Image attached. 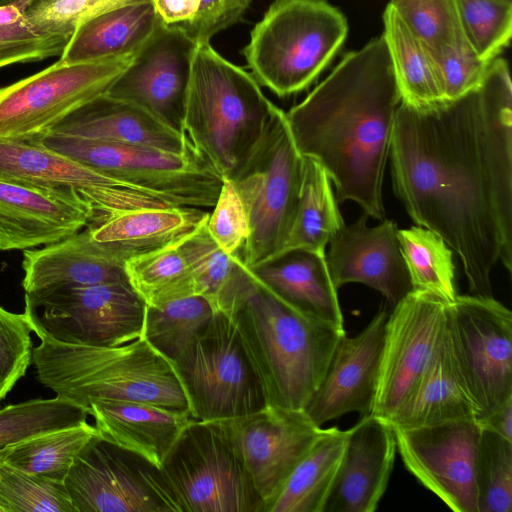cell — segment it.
<instances>
[{"label":"cell","mask_w":512,"mask_h":512,"mask_svg":"<svg viewBox=\"0 0 512 512\" xmlns=\"http://www.w3.org/2000/svg\"><path fill=\"white\" fill-rule=\"evenodd\" d=\"M368 217L363 212L329 242L325 256L328 272L336 289L348 283L364 284L380 292L392 308L413 290L398 227L386 219L369 227Z\"/></svg>","instance_id":"44dd1931"},{"label":"cell","mask_w":512,"mask_h":512,"mask_svg":"<svg viewBox=\"0 0 512 512\" xmlns=\"http://www.w3.org/2000/svg\"><path fill=\"white\" fill-rule=\"evenodd\" d=\"M463 33L485 61L492 62L509 46L512 1L456 0Z\"/></svg>","instance_id":"b9f144b4"},{"label":"cell","mask_w":512,"mask_h":512,"mask_svg":"<svg viewBox=\"0 0 512 512\" xmlns=\"http://www.w3.org/2000/svg\"><path fill=\"white\" fill-rule=\"evenodd\" d=\"M401 103L383 36L344 55L306 98L285 112L294 143L316 160L336 187L383 220V178Z\"/></svg>","instance_id":"7a4b0ae2"},{"label":"cell","mask_w":512,"mask_h":512,"mask_svg":"<svg viewBox=\"0 0 512 512\" xmlns=\"http://www.w3.org/2000/svg\"><path fill=\"white\" fill-rule=\"evenodd\" d=\"M303 178V156L285 112L273 104L264 132L248 157L228 178L245 208L249 236L242 262L256 268L283 247L292 226Z\"/></svg>","instance_id":"52a82bcc"},{"label":"cell","mask_w":512,"mask_h":512,"mask_svg":"<svg viewBox=\"0 0 512 512\" xmlns=\"http://www.w3.org/2000/svg\"><path fill=\"white\" fill-rule=\"evenodd\" d=\"M348 434V429L324 428L278 492L265 503L264 512H324Z\"/></svg>","instance_id":"1f68e13d"},{"label":"cell","mask_w":512,"mask_h":512,"mask_svg":"<svg viewBox=\"0 0 512 512\" xmlns=\"http://www.w3.org/2000/svg\"><path fill=\"white\" fill-rule=\"evenodd\" d=\"M138 0H33L24 18L45 31L71 36L83 22Z\"/></svg>","instance_id":"c3c4849f"},{"label":"cell","mask_w":512,"mask_h":512,"mask_svg":"<svg viewBox=\"0 0 512 512\" xmlns=\"http://www.w3.org/2000/svg\"><path fill=\"white\" fill-rule=\"evenodd\" d=\"M393 188L413 221L461 260L471 295L491 297L500 261L512 271V87L497 57L475 90L427 108L400 103Z\"/></svg>","instance_id":"6da1fadb"},{"label":"cell","mask_w":512,"mask_h":512,"mask_svg":"<svg viewBox=\"0 0 512 512\" xmlns=\"http://www.w3.org/2000/svg\"><path fill=\"white\" fill-rule=\"evenodd\" d=\"M447 328L480 422L512 399V313L493 296L457 295Z\"/></svg>","instance_id":"7c38bea8"},{"label":"cell","mask_w":512,"mask_h":512,"mask_svg":"<svg viewBox=\"0 0 512 512\" xmlns=\"http://www.w3.org/2000/svg\"><path fill=\"white\" fill-rule=\"evenodd\" d=\"M508 1H512V0H508Z\"/></svg>","instance_id":"db71d44e"},{"label":"cell","mask_w":512,"mask_h":512,"mask_svg":"<svg viewBox=\"0 0 512 512\" xmlns=\"http://www.w3.org/2000/svg\"><path fill=\"white\" fill-rule=\"evenodd\" d=\"M208 217L182 238L181 245L193 271L196 294L216 312L232 318L254 289L255 275L240 255H229L214 242L207 230Z\"/></svg>","instance_id":"4dcf8cb0"},{"label":"cell","mask_w":512,"mask_h":512,"mask_svg":"<svg viewBox=\"0 0 512 512\" xmlns=\"http://www.w3.org/2000/svg\"><path fill=\"white\" fill-rule=\"evenodd\" d=\"M273 104L250 73L210 42L197 44L182 133L223 178H230L255 147Z\"/></svg>","instance_id":"5b68a950"},{"label":"cell","mask_w":512,"mask_h":512,"mask_svg":"<svg viewBox=\"0 0 512 512\" xmlns=\"http://www.w3.org/2000/svg\"><path fill=\"white\" fill-rule=\"evenodd\" d=\"M14 1H16V0H0V6L9 4V3L14 2Z\"/></svg>","instance_id":"f5cc1de1"},{"label":"cell","mask_w":512,"mask_h":512,"mask_svg":"<svg viewBox=\"0 0 512 512\" xmlns=\"http://www.w3.org/2000/svg\"><path fill=\"white\" fill-rule=\"evenodd\" d=\"M31 140L183 207L212 208L223 182V177L193 145L177 153L54 132Z\"/></svg>","instance_id":"ba28073f"},{"label":"cell","mask_w":512,"mask_h":512,"mask_svg":"<svg viewBox=\"0 0 512 512\" xmlns=\"http://www.w3.org/2000/svg\"><path fill=\"white\" fill-rule=\"evenodd\" d=\"M213 422L242 462L264 505L324 429L314 424L304 410L271 405Z\"/></svg>","instance_id":"ac0fdd59"},{"label":"cell","mask_w":512,"mask_h":512,"mask_svg":"<svg viewBox=\"0 0 512 512\" xmlns=\"http://www.w3.org/2000/svg\"><path fill=\"white\" fill-rule=\"evenodd\" d=\"M160 469L179 512H264V501L215 422L192 419Z\"/></svg>","instance_id":"30bf717a"},{"label":"cell","mask_w":512,"mask_h":512,"mask_svg":"<svg viewBox=\"0 0 512 512\" xmlns=\"http://www.w3.org/2000/svg\"><path fill=\"white\" fill-rule=\"evenodd\" d=\"M251 270L294 308L327 323L344 327L338 289L330 278L324 252L293 249Z\"/></svg>","instance_id":"83f0119b"},{"label":"cell","mask_w":512,"mask_h":512,"mask_svg":"<svg viewBox=\"0 0 512 512\" xmlns=\"http://www.w3.org/2000/svg\"><path fill=\"white\" fill-rule=\"evenodd\" d=\"M172 364L195 420L219 421L266 406L236 324L221 312Z\"/></svg>","instance_id":"9c48e42d"},{"label":"cell","mask_w":512,"mask_h":512,"mask_svg":"<svg viewBox=\"0 0 512 512\" xmlns=\"http://www.w3.org/2000/svg\"><path fill=\"white\" fill-rule=\"evenodd\" d=\"M432 57L439 71L445 101L477 89L491 64L476 53L464 34Z\"/></svg>","instance_id":"bcb514c9"},{"label":"cell","mask_w":512,"mask_h":512,"mask_svg":"<svg viewBox=\"0 0 512 512\" xmlns=\"http://www.w3.org/2000/svg\"><path fill=\"white\" fill-rule=\"evenodd\" d=\"M453 420H475V404L452 351L448 328L410 398L388 422L392 428H412Z\"/></svg>","instance_id":"f546056e"},{"label":"cell","mask_w":512,"mask_h":512,"mask_svg":"<svg viewBox=\"0 0 512 512\" xmlns=\"http://www.w3.org/2000/svg\"><path fill=\"white\" fill-rule=\"evenodd\" d=\"M349 430L324 512H374L393 470L397 444L390 424L374 415Z\"/></svg>","instance_id":"603a6c76"},{"label":"cell","mask_w":512,"mask_h":512,"mask_svg":"<svg viewBox=\"0 0 512 512\" xmlns=\"http://www.w3.org/2000/svg\"><path fill=\"white\" fill-rule=\"evenodd\" d=\"M71 36L45 31L28 22L0 25V68L59 56Z\"/></svg>","instance_id":"f6af8a7d"},{"label":"cell","mask_w":512,"mask_h":512,"mask_svg":"<svg viewBox=\"0 0 512 512\" xmlns=\"http://www.w3.org/2000/svg\"><path fill=\"white\" fill-rule=\"evenodd\" d=\"M135 56V55H134ZM134 56L49 67L0 88V137L31 139L104 94Z\"/></svg>","instance_id":"4fadbf2b"},{"label":"cell","mask_w":512,"mask_h":512,"mask_svg":"<svg viewBox=\"0 0 512 512\" xmlns=\"http://www.w3.org/2000/svg\"><path fill=\"white\" fill-rule=\"evenodd\" d=\"M48 132L177 153L192 146L182 132L147 110L106 93L70 113Z\"/></svg>","instance_id":"cb8c5ba5"},{"label":"cell","mask_w":512,"mask_h":512,"mask_svg":"<svg viewBox=\"0 0 512 512\" xmlns=\"http://www.w3.org/2000/svg\"><path fill=\"white\" fill-rule=\"evenodd\" d=\"M31 332L25 313H13L0 306V402L31 364Z\"/></svg>","instance_id":"7dc6e473"},{"label":"cell","mask_w":512,"mask_h":512,"mask_svg":"<svg viewBox=\"0 0 512 512\" xmlns=\"http://www.w3.org/2000/svg\"><path fill=\"white\" fill-rule=\"evenodd\" d=\"M0 512H76L64 483L0 462Z\"/></svg>","instance_id":"7bdbcfd3"},{"label":"cell","mask_w":512,"mask_h":512,"mask_svg":"<svg viewBox=\"0 0 512 512\" xmlns=\"http://www.w3.org/2000/svg\"><path fill=\"white\" fill-rule=\"evenodd\" d=\"M196 47L184 33L161 25L105 93L142 107L182 132Z\"/></svg>","instance_id":"d6986e66"},{"label":"cell","mask_w":512,"mask_h":512,"mask_svg":"<svg viewBox=\"0 0 512 512\" xmlns=\"http://www.w3.org/2000/svg\"><path fill=\"white\" fill-rule=\"evenodd\" d=\"M0 181L77 193L101 223L141 208L179 206L137 185L87 167L31 139L0 137Z\"/></svg>","instance_id":"9a60e30c"},{"label":"cell","mask_w":512,"mask_h":512,"mask_svg":"<svg viewBox=\"0 0 512 512\" xmlns=\"http://www.w3.org/2000/svg\"><path fill=\"white\" fill-rule=\"evenodd\" d=\"M95 220L75 192L0 181V250L46 246L76 234Z\"/></svg>","instance_id":"7402d4cb"},{"label":"cell","mask_w":512,"mask_h":512,"mask_svg":"<svg viewBox=\"0 0 512 512\" xmlns=\"http://www.w3.org/2000/svg\"><path fill=\"white\" fill-rule=\"evenodd\" d=\"M161 25L176 29L196 44L242 20L252 0H152Z\"/></svg>","instance_id":"f35d334b"},{"label":"cell","mask_w":512,"mask_h":512,"mask_svg":"<svg viewBox=\"0 0 512 512\" xmlns=\"http://www.w3.org/2000/svg\"><path fill=\"white\" fill-rule=\"evenodd\" d=\"M160 26L152 0L130 2L79 25L59 59L73 64L134 56Z\"/></svg>","instance_id":"f1b7e54d"},{"label":"cell","mask_w":512,"mask_h":512,"mask_svg":"<svg viewBox=\"0 0 512 512\" xmlns=\"http://www.w3.org/2000/svg\"><path fill=\"white\" fill-rule=\"evenodd\" d=\"M478 424L482 429L490 430L512 441V399L506 401Z\"/></svg>","instance_id":"f907efd6"},{"label":"cell","mask_w":512,"mask_h":512,"mask_svg":"<svg viewBox=\"0 0 512 512\" xmlns=\"http://www.w3.org/2000/svg\"><path fill=\"white\" fill-rule=\"evenodd\" d=\"M475 480L478 512L512 511V441L481 428Z\"/></svg>","instance_id":"60d3db41"},{"label":"cell","mask_w":512,"mask_h":512,"mask_svg":"<svg viewBox=\"0 0 512 512\" xmlns=\"http://www.w3.org/2000/svg\"><path fill=\"white\" fill-rule=\"evenodd\" d=\"M87 410L100 436L159 467L183 428L193 419L188 412L125 400H93Z\"/></svg>","instance_id":"4316f807"},{"label":"cell","mask_w":512,"mask_h":512,"mask_svg":"<svg viewBox=\"0 0 512 512\" xmlns=\"http://www.w3.org/2000/svg\"><path fill=\"white\" fill-rule=\"evenodd\" d=\"M88 412L55 396L31 399L0 408V449L29 437L80 424Z\"/></svg>","instance_id":"ab89813d"},{"label":"cell","mask_w":512,"mask_h":512,"mask_svg":"<svg viewBox=\"0 0 512 512\" xmlns=\"http://www.w3.org/2000/svg\"><path fill=\"white\" fill-rule=\"evenodd\" d=\"M76 512H179L159 466L98 433L64 479Z\"/></svg>","instance_id":"8fae6325"},{"label":"cell","mask_w":512,"mask_h":512,"mask_svg":"<svg viewBox=\"0 0 512 512\" xmlns=\"http://www.w3.org/2000/svg\"><path fill=\"white\" fill-rule=\"evenodd\" d=\"M146 303L130 283L25 294L24 312L54 339L116 346L143 336Z\"/></svg>","instance_id":"5bb4252c"},{"label":"cell","mask_w":512,"mask_h":512,"mask_svg":"<svg viewBox=\"0 0 512 512\" xmlns=\"http://www.w3.org/2000/svg\"><path fill=\"white\" fill-rule=\"evenodd\" d=\"M33 0H16L0 6V25L15 23L23 18V15Z\"/></svg>","instance_id":"816d5d0a"},{"label":"cell","mask_w":512,"mask_h":512,"mask_svg":"<svg viewBox=\"0 0 512 512\" xmlns=\"http://www.w3.org/2000/svg\"><path fill=\"white\" fill-rule=\"evenodd\" d=\"M215 313L212 305L200 295L158 307L146 306L143 337L173 363L206 328Z\"/></svg>","instance_id":"8d00e7d4"},{"label":"cell","mask_w":512,"mask_h":512,"mask_svg":"<svg viewBox=\"0 0 512 512\" xmlns=\"http://www.w3.org/2000/svg\"><path fill=\"white\" fill-rule=\"evenodd\" d=\"M407 470L455 512H478L475 462L481 427L453 420L392 428Z\"/></svg>","instance_id":"e0dca14e"},{"label":"cell","mask_w":512,"mask_h":512,"mask_svg":"<svg viewBox=\"0 0 512 512\" xmlns=\"http://www.w3.org/2000/svg\"><path fill=\"white\" fill-rule=\"evenodd\" d=\"M182 238L124 263L130 285L147 306L158 307L197 295L193 271L181 245Z\"/></svg>","instance_id":"d590c367"},{"label":"cell","mask_w":512,"mask_h":512,"mask_svg":"<svg viewBox=\"0 0 512 512\" xmlns=\"http://www.w3.org/2000/svg\"><path fill=\"white\" fill-rule=\"evenodd\" d=\"M348 23L328 0H274L243 49L251 75L279 97L307 89L344 44Z\"/></svg>","instance_id":"8992f818"},{"label":"cell","mask_w":512,"mask_h":512,"mask_svg":"<svg viewBox=\"0 0 512 512\" xmlns=\"http://www.w3.org/2000/svg\"><path fill=\"white\" fill-rule=\"evenodd\" d=\"M344 225L328 174L316 160L303 156V178L294 220L283 247L273 257L293 249L324 252Z\"/></svg>","instance_id":"836d02e7"},{"label":"cell","mask_w":512,"mask_h":512,"mask_svg":"<svg viewBox=\"0 0 512 512\" xmlns=\"http://www.w3.org/2000/svg\"><path fill=\"white\" fill-rule=\"evenodd\" d=\"M209 211L194 207L141 208L88 224L91 238L113 261L124 266L134 257L159 249L194 230Z\"/></svg>","instance_id":"484cf974"},{"label":"cell","mask_w":512,"mask_h":512,"mask_svg":"<svg viewBox=\"0 0 512 512\" xmlns=\"http://www.w3.org/2000/svg\"><path fill=\"white\" fill-rule=\"evenodd\" d=\"M25 294L104 283H129L124 266L110 259L87 226L40 249L23 252Z\"/></svg>","instance_id":"d4e9b609"},{"label":"cell","mask_w":512,"mask_h":512,"mask_svg":"<svg viewBox=\"0 0 512 512\" xmlns=\"http://www.w3.org/2000/svg\"><path fill=\"white\" fill-rule=\"evenodd\" d=\"M255 280L232 319L266 405L304 410L346 331L294 308Z\"/></svg>","instance_id":"277c9868"},{"label":"cell","mask_w":512,"mask_h":512,"mask_svg":"<svg viewBox=\"0 0 512 512\" xmlns=\"http://www.w3.org/2000/svg\"><path fill=\"white\" fill-rule=\"evenodd\" d=\"M382 34L401 102L427 108L445 101L434 58L388 4L383 13Z\"/></svg>","instance_id":"d6a6232c"},{"label":"cell","mask_w":512,"mask_h":512,"mask_svg":"<svg viewBox=\"0 0 512 512\" xmlns=\"http://www.w3.org/2000/svg\"><path fill=\"white\" fill-rule=\"evenodd\" d=\"M26 316L40 340L32 349L31 363L38 381L56 396L86 410L91 401L107 399L141 402L190 414L173 364L143 336L116 346L65 343L51 337Z\"/></svg>","instance_id":"3957f363"},{"label":"cell","mask_w":512,"mask_h":512,"mask_svg":"<svg viewBox=\"0 0 512 512\" xmlns=\"http://www.w3.org/2000/svg\"><path fill=\"white\" fill-rule=\"evenodd\" d=\"M448 303L433 293L412 290L392 307L372 415L389 422L413 394L444 336Z\"/></svg>","instance_id":"2e32d148"},{"label":"cell","mask_w":512,"mask_h":512,"mask_svg":"<svg viewBox=\"0 0 512 512\" xmlns=\"http://www.w3.org/2000/svg\"><path fill=\"white\" fill-rule=\"evenodd\" d=\"M207 230L224 252L241 254L249 236V223L243 203L228 178H223L218 198L209 212Z\"/></svg>","instance_id":"681fc988"},{"label":"cell","mask_w":512,"mask_h":512,"mask_svg":"<svg viewBox=\"0 0 512 512\" xmlns=\"http://www.w3.org/2000/svg\"><path fill=\"white\" fill-rule=\"evenodd\" d=\"M98 433L94 425L80 424L29 437L0 449V462L29 474L64 483L83 446Z\"/></svg>","instance_id":"e575fe53"},{"label":"cell","mask_w":512,"mask_h":512,"mask_svg":"<svg viewBox=\"0 0 512 512\" xmlns=\"http://www.w3.org/2000/svg\"><path fill=\"white\" fill-rule=\"evenodd\" d=\"M398 240L413 290L452 302L458 295L455 267L452 250L444 239L427 228L413 226L398 229Z\"/></svg>","instance_id":"74e56055"},{"label":"cell","mask_w":512,"mask_h":512,"mask_svg":"<svg viewBox=\"0 0 512 512\" xmlns=\"http://www.w3.org/2000/svg\"><path fill=\"white\" fill-rule=\"evenodd\" d=\"M386 306L358 334L339 340L326 372L304 407L319 427L344 414H370L374 402L384 342Z\"/></svg>","instance_id":"ffe728a7"},{"label":"cell","mask_w":512,"mask_h":512,"mask_svg":"<svg viewBox=\"0 0 512 512\" xmlns=\"http://www.w3.org/2000/svg\"><path fill=\"white\" fill-rule=\"evenodd\" d=\"M389 5L431 55L464 34L456 0H390Z\"/></svg>","instance_id":"ee69618b"}]
</instances>
